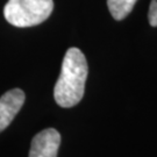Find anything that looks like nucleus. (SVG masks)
Returning a JSON list of instances; mask_svg holds the SVG:
<instances>
[{
	"instance_id": "39448f33",
	"label": "nucleus",
	"mask_w": 157,
	"mask_h": 157,
	"mask_svg": "<svg viewBox=\"0 0 157 157\" xmlns=\"http://www.w3.org/2000/svg\"><path fill=\"white\" fill-rule=\"evenodd\" d=\"M137 0H107V6L115 20H122L132 12Z\"/></svg>"
},
{
	"instance_id": "f03ea898",
	"label": "nucleus",
	"mask_w": 157,
	"mask_h": 157,
	"mask_svg": "<svg viewBox=\"0 0 157 157\" xmlns=\"http://www.w3.org/2000/svg\"><path fill=\"white\" fill-rule=\"evenodd\" d=\"M54 10L52 0H8L4 15L15 27H32L50 17Z\"/></svg>"
},
{
	"instance_id": "423d86ee",
	"label": "nucleus",
	"mask_w": 157,
	"mask_h": 157,
	"mask_svg": "<svg viewBox=\"0 0 157 157\" xmlns=\"http://www.w3.org/2000/svg\"><path fill=\"white\" fill-rule=\"evenodd\" d=\"M148 20L152 27H157V0H151V4L149 7Z\"/></svg>"
},
{
	"instance_id": "20e7f679",
	"label": "nucleus",
	"mask_w": 157,
	"mask_h": 157,
	"mask_svg": "<svg viewBox=\"0 0 157 157\" xmlns=\"http://www.w3.org/2000/svg\"><path fill=\"white\" fill-rule=\"evenodd\" d=\"M26 99L25 92L20 89L7 91L0 97V133L5 130L17 117Z\"/></svg>"
},
{
	"instance_id": "7ed1b4c3",
	"label": "nucleus",
	"mask_w": 157,
	"mask_h": 157,
	"mask_svg": "<svg viewBox=\"0 0 157 157\" xmlns=\"http://www.w3.org/2000/svg\"><path fill=\"white\" fill-rule=\"evenodd\" d=\"M61 146V134L54 128L44 129L34 136L29 157H57Z\"/></svg>"
},
{
	"instance_id": "f257e3e1",
	"label": "nucleus",
	"mask_w": 157,
	"mask_h": 157,
	"mask_svg": "<svg viewBox=\"0 0 157 157\" xmlns=\"http://www.w3.org/2000/svg\"><path fill=\"white\" fill-rule=\"evenodd\" d=\"M87 72L89 67L84 54L78 48L67 49L54 89V97L59 106L73 107L83 99Z\"/></svg>"
}]
</instances>
